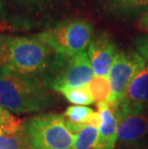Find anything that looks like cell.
Segmentation results:
<instances>
[{"mask_svg": "<svg viewBox=\"0 0 148 149\" xmlns=\"http://www.w3.org/2000/svg\"><path fill=\"white\" fill-rule=\"evenodd\" d=\"M42 79L25 76L6 66L0 69V106L15 115L42 111L49 106L50 94Z\"/></svg>", "mask_w": 148, "mask_h": 149, "instance_id": "cell-1", "label": "cell"}, {"mask_svg": "<svg viewBox=\"0 0 148 149\" xmlns=\"http://www.w3.org/2000/svg\"><path fill=\"white\" fill-rule=\"evenodd\" d=\"M5 65L11 70L42 80L57 55L37 36H0Z\"/></svg>", "mask_w": 148, "mask_h": 149, "instance_id": "cell-2", "label": "cell"}, {"mask_svg": "<svg viewBox=\"0 0 148 149\" xmlns=\"http://www.w3.org/2000/svg\"><path fill=\"white\" fill-rule=\"evenodd\" d=\"M90 22L82 18L67 19L36 36L51 48L57 56L72 57L86 51L92 40Z\"/></svg>", "mask_w": 148, "mask_h": 149, "instance_id": "cell-3", "label": "cell"}, {"mask_svg": "<svg viewBox=\"0 0 148 149\" xmlns=\"http://www.w3.org/2000/svg\"><path fill=\"white\" fill-rule=\"evenodd\" d=\"M31 149H73L75 136L65 118L56 113L35 116L25 123Z\"/></svg>", "mask_w": 148, "mask_h": 149, "instance_id": "cell-4", "label": "cell"}, {"mask_svg": "<svg viewBox=\"0 0 148 149\" xmlns=\"http://www.w3.org/2000/svg\"><path fill=\"white\" fill-rule=\"evenodd\" d=\"M93 77L89 55L84 51L72 57L57 56L42 82L47 88L61 93L65 88L88 86Z\"/></svg>", "mask_w": 148, "mask_h": 149, "instance_id": "cell-5", "label": "cell"}, {"mask_svg": "<svg viewBox=\"0 0 148 149\" xmlns=\"http://www.w3.org/2000/svg\"><path fill=\"white\" fill-rule=\"evenodd\" d=\"M145 59L136 51H116L108 78L112 87L110 104L117 106L124 99L125 93L134 78L145 68Z\"/></svg>", "mask_w": 148, "mask_h": 149, "instance_id": "cell-6", "label": "cell"}, {"mask_svg": "<svg viewBox=\"0 0 148 149\" xmlns=\"http://www.w3.org/2000/svg\"><path fill=\"white\" fill-rule=\"evenodd\" d=\"M117 117V139L123 142H134L148 133V116L141 108H135L120 103L114 106Z\"/></svg>", "mask_w": 148, "mask_h": 149, "instance_id": "cell-7", "label": "cell"}, {"mask_svg": "<svg viewBox=\"0 0 148 149\" xmlns=\"http://www.w3.org/2000/svg\"><path fill=\"white\" fill-rule=\"evenodd\" d=\"M116 51L114 40L108 34L101 33L91 40L88 47V55L94 76L108 77Z\"/></svg>", "mask_w": 148, "mask_h": 149, "instance_id": "cell-8", "label": "cell"}, {"mask_svg": "<svg viewBox=\"0 0 148 149\" xmlns=\"http://www.w3.org/2000/svg\"><path fill=\"white\" fill-rule=\"evenodd\" d=\"M100 115L98 139L95 149H115L117 139V117L110 103H97Z\"/></svg>", "mask_w": 148, "mask_h": 149, "instance_id": "cell-9", "label": "cell"}, {"mask_svg": "<svg viewBox=\"0 0 148 149\" xmlns=\"http://www.w3.org/2000/svg\"><path fill=\"white\" fill-rule=\"evenodd\" d=\"M0 149H31L24 121L14 117L0 125Z\"/></svg>", "mask_w": 148, "mask_h": 149, "instance_id": "cell-10", "label": "cell"}, {"mask_svg": "<svg viewBox=\"0 0 148 149\" xmlns=\"http://www.w3.org/2000/svg\"><path fill=\"white\" fill-rule=\"evenodd\" d=\"M121 103L141 109L143 105L148 104V65L134 78Z\"/></svg>", "mask_w": 148, "mask_h": 149, "instance_id": "cell-11", "label": "cell"}, {"mask_svg": "<svg viewBox=\"0 0 148 149\" xmlns=\"http://www.w3.org/2000/svg\"><path fill=\"white\" fill-rule=\"evenodd\" d=\"M108 10L117 15H136L148 12V0H105Z\"/></svg>", "mask_w": 148, "mask_h": 149, "instance_id": "cell-12", "label": "cell"}, {"mask_svg": "<svg viewBox=\"0 0 148 149\" xmlns=\"http://www.w3.org/2000/svg\"><path fill=\"white\" fill-rule=\"evenodd\" d=\"M89 88L93 99L97 103H110L112 100V87L108 77L94 76L90 82Z\"/></svg>", "mask_w": 148, "mask_h": 149, "instance_id": "cell-13", "label": "cell"}, {"mask_svg": "<svg viewBox=\"0 0 148 149\" xmlns=\"http://www.w3.org/2000/svg\"><path fill=\"white\" fill-rule=\"evenodd\" d=\"M98 139V127L82 124L75 135L73 149H95Z\"/></svg>", "mask_w": 148, "mask_h": 149, "instance_id": "cell-14", "label": "cell"}, {"mask_svg": "<svg viewBox=\"0 0 148 149\" xmlns=\"http://www.w3.org/2000/svg\"><path fill=\"white\" fill-rule=\"evenodd\" d=\"M61 93L72 104L77 106H87L94 102L89 85L80 88H69L61 91Z\"/></svg>", "mask_w": 148, "mask_h": 149, "instance_id": "cell-15", "label": "cell"}, {"mask_svg": "<svg viewBox=\"0 0 148 149\" xmlns=\"http://www.w3.org/2000/svg\"><path fill=\"white\" fill-rule=\"evenodd\" d=\"M48 0H0V20L7 23L17 7H31Z\"/></svg>", "mask_w": 148, "mask_h": 149, "instance_id": "cell-16", "label": "cell"}, {"mask_svg": "<svg viewBox=\"0 0 148 149\" xmlns=\"http://www.w3.org/2000/svg\"><path fill=\"white\" fill-rule=\"evenodd\" d=\"M93 111L86 106H70L67 108L65 116L67 120L75 124H85Z\"/></svg>", "mask_w": 148, "mask_h": 149, "instance_id": "cell-17", "label": "cell"}, {"mask_svg": "<svg viewBox=\"0 0 148 149\" xmlns=\"http://www.w3.org/2000/svg\"><path fill=\"white\" fill-rule=\"evenodd\" d=\"M135 46H136L137 51L145 59L148 64V34L137 38L135 40Z\"/></svg>", "mask_w": 148, "mask_h": 149, "instance_id": "cell-18", "label": "cell"}, {"mask_svg": "<svg viewBox=\"0 0 148 149\" xmlns=\"http://www.w3.org/2000/svg\"><path fill=\"white\" fill-rule=\"evenodd\" d=\"M14 117L15 116H12V113L10 112H8V111L4 109L2 106H0V125L10 121V120L14 118Z\"/></svg>", "mask_w": 148, "mask_h": 149, "instance_id": "cell-19", "label": "cell"}, {"mask_svg": "<svg viewBox=\"0 0 148 149\" xmlns=\"http://www.w3.org/2000/svg\"><path fill=\"white\" fill-rule=\"evenodd\" d=\"M85 124L99 127V124H100V115H99V113L98 112H93L90 116L89 118H88L87 122L85 123Z\"/></svg>", "mask_w": 148, "mask_h": 149, "instance_id": "cell-20", "label": "cell"}, {"mask_svg": "<svg viewBox=\"0 0 148 149\" xmlns=\"http://www.w3.org/2000/svg\"><path fill=\"white\" fill-rule=\"evenodd\" d=\"M138 28L148 34V12H146L142 17H141L140 22H138Z\"/></svg>", "mask_w": 148, "mask_h": 149, "instance_id": "cell-21", "label": "cell"}, {"mask_svg": "<svg viewBox=\"0 0 148 149\" xmlns=\"http://www.w3.org/2000/svg\"><path fill=\"white\" fill-rule=\"evenodd\" d=\"M5 65V60H4V54H3L2 46L0 43V66H4Z\"/></svg>", "mask_w": 148, "mask_h": 149, "instance_id": "cell-22", "label": "cell"}]
</instances>
